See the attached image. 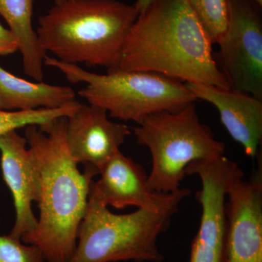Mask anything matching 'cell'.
I'll use <instances>...</instances> for the list:
<instances>
[{"label": "cell", "mask_w": 262, "mask_h": 262, "mask_svg": "<svg viewBox=\"0 0 262 262\" xmlns=\"http://www.w3.org/2000/svg\"><path fill=\"white\" fill-rule=\"evenodd\" d=\"M189 0H153L127 33L116 67L230 89Z\"/></svg>", "instance_id": "1"}, {"label": "cell", "mask_w": 262, "mask_h": 262, "mask_svg": "<svg viewBox=\"0 0 262 262\" xmlns=\"http://www.w3.org/2000/svg\"><path fill=\"white\" fill-rule=\"evenodd\" d=\"M67 117L37 127H25V138L35 156L41 177L39 218L24 244L34 245L48 262H68L75 252L77 232L98 169L85 166L81 173L67 141Z\"/></svg>", "instance_id": "2"}, {"label": "cell", "mask_w": 262, "mask_h": 262, "mask_svg": "<svg viewBox=\"0 0 262 262\" xmlns=\"http://www.w3.org/2000/svg\"><path fill=\"white\" fill-rule=\"evenodd\" d=\"M138 16L134 5L118 0H67L39 17L36 32L41 48L56 59L108 70Z\"/></svg>", "instance_id": "3"}, {"label": "cell", "mask_w": 262, "mask_h": 262, "mask_svg": "<svg viewBox=\"0 0 262 262\" xmlns=\"http://www.w3.org/2000/svg\"><path fill=\"white\" fill-rule=\"evenodd\" d=\"M44 64L61 71L72 83L87 84L79 96L123 121L139 124L154 114L179 111L196 101L184 82L153 72L108 70L99 75L48 56Z\"/></svg>", "instance_id": "4"}, {"label": "cell", "mask_w": 262, "mask_h": 262, "mask_svg": "<svg viewBox=\"0 0 262 262\" xmlns=\"http://www.w3.org/2000/svg\"><path fill=\"white\" fill-rule=\"evenodd\" d=\"M180 203L117 214L89 196L77 232L78 242L68 262L163 261L157 241L168 229Z\"/></svg>", "instance_id": "5"}, {"label": "cell", "mask_w": 262, "mask_h": 262, "mask_svg": "<svg viewBox=\"0 0 262 262\" xmlns=\"http://www.w3.org/2000/svg\"><path fill=\"white\" fill-rule=\"evenodd\" d=\"M133 131L137 144L146 146L151 153L152 167L148 184L157 193L177 192L191 163L225 152V144L200 121L195 102L174 113L154 114Z\"/></svg>", "instance_id": "6"}, {"label": "cell", "mask_w": 262, "mask_h": 262, "mask_svg": "<svg viewBox=\"0 0 262 262\" xmlns=\"http://www.w3.org/2000/svg\"><path fill=\"white\" fill-rule=\"evenodd\" d=\"M214 55L231 89L262 99L261 5L255 0H229L227 29Z\"/></svg>", "instance_id": "7"}, {"label": "cell", "mask_w": 262, "mask_h": 262, "mask_svg": "<svg viewBox=\"0 0 262 262\" xmlns=\"http://www.w3.org/2000/svg\"><path fill=\"white\" fill-rule=\"evenodd\" d=\"M187 175H198L202 188L196 199L202 208L201 224L192 245L189 262H224L227 219V193L234 181L244 177L237 163L225 155L191 163Z\"/></svg>", "instance_id": "8"}, {"label": "cell", "mask_w": 262, "mask_h": 262, "mask_svg": "<svg viewBox=\"0 0 262 262\" xmlns=\"http://www.w3.org/2000/svg\"><path fill=\"white\" fill-rule=\"evenodd\" d=\"M244 177L234 181L227 193L224 262H262L261 165L249 180Z\"/></svg>", "instance_id": "9"}, {"label": "cell", "mask_w": 262, "mask_h": 262, "mask_svg": "<svg viewBox=\"0 0 262 262\" xmlns=\"http://www.w3.org/2000/svg\"><path fill=\"white\" fill-rule=\"evenodd\" d=\"M98 172L101 178L93 182L89 196L117 209L128 206L162 209L190 194V191L182 188L170 194L153 192L144 168L120 151L103 164Z\"/></svg>", "instance_id": "10"}, {"label": "cell", "mask_w": 262, "mask_h": 262, "mask_svg": "<svg viewBox=\"0 0 262 262\" xmlns=\"http://www.w3.org/2000/svg\"><path fill=\"white\" fill-rule=\"evenodd\" d=\"M27 144V139L16 130L0 136L2 173L13 196L16 214L10 235L20 241L37 227L32 204L40 201L42 189L39 165Z\"/></svg>", "instance_id": "11"}, {"label": "cell", "mask_w": 262, "mask_h": 262, "mask_svg": "<svg viewBox=\"0 0 262 262\" xmlns=\"http://www.w3.org/2000/svg\"><path fill=\"white\" fill-rule=\"evenodd\" d=\"M107 112L94 105L82 104L67 117L66 141L76 163L99 169L120 151L131 132L123 123L108 120Z\"/></svg>", "instance_id": "12"}, {"label": "cell", "mask_w": 262, "mask_h": 262, "mask_svg": "<svg viewBox=\"0 0 262 262\" xmlns=\"http://www.w3.org/2000/svg\"><path fill=\"white\" fill-rule=\"evenodd\" d=\"M194 97L208 101L218 110L229 135L244 147L250 158H256L262 139V99L232 89L186 82Z\"/></svg>", "instance_id": "13"}, {"label": "cell", "mask_w": 262, "mask_h": 262, "mask_svg": "<svg viewBox=\"0 0 262 262\" xmlns=\"http://www.w3.org/2000/svg\"><path fill=\"white\" fill-rule=\"evenodd\" d=\"M75 91L70 86L29 82L0 66V110L30 111L62 107L74 102Z\"/></svg>", "instance_id": "14"}, {"label": "cell", "mask_w": 262, "mask_h": 262, "mask_svg": "<svg viewBox=\"0 0 262 262\" xmlns=\"http://www.w3.org/2000/svg\"><path fill=\"white\" fill-rule=\"evenodd\" d=\"M34 0H0V15L16 37L23 57L24 72L37 82L44 77L46 53L41 48L32 25Z\"/></svg>", "instance_id": "15"}, {"label": "cell", "mask_w": 262, "mask_h": 262, "mask_svg": "<svg viewBox=\"0 0 262 262\" xmlns=\"http://www.w3.org/2000/svg\"><path fill=\"white\" fill-rule=\"evenodd\" d=\"M75 101L60 108H37L30 111H5L0 110V136L10 131L29 125L42 126L59 117H68L82 106Z\"/></svg>", "instance_id": "16"}, {"label": "cell", "mask_w": 262, "mask_h": 262, "mask_svg": "<svg viewBox=\"0 0 262 262\" xmlns=\"http://www.w3.org/2000/svg\"><path fill=\"white\" fill-rule=\"evenodd\" d=\"M213 44L225 34L228 23L229 0H189Z\"/></svg>", "instance_id": "17"}, {"label": "cell", "mask_w": 262, "mask_h": 262, "mask_svg": "<svg viewBox=\"0 0 262 262\" xmlns=\"http://www.w3.org/2000/svg\"><path fill=\"white\" fill-rule=\"evenodd\" d=\"M11 235H0V262H44L42 251Z\"/></svg>", "instance_id": "18"}, {"label": "cell", "mask_w": 262, "mask_h": 262, "mask_svg": "<svg viewBox=\"0 0 262 262\" xmlns=\"http://www.w3.org/2000/svg\"><path fill=\"white\" fill-rule=\"evenodd\" d=\"M18 51V42L10 29L0 24V56L13 54Z\"/></svg>", "instance_id": "19"}, {"label": "cell", "mask_w": 262, "mask_h": 262, "mask_svg": "<svg viewBox=\"0 0 262 262\" xmlns=\"http://www.w3.org/2000/svg\"><path fill=\"white\" fill-rule=\"evenodd\" d=\"M152 1L153 0H137L134 5L136 9L137 10L139 14H140L148 8V6L152 3Z\"/></svg>", "instance_id": "20"}, {"label": "cell", "mask_w": 262, "mask_h": 262, "mask_svg": "<svg viewBox=\"0 0 262 262\" xmlns=\"http://www.w3.org/2000/svg\"><path fill=\"white\" fill-rule=\"evenodd\" d=\"M65 1H67V0H53L55 5L61 4V3Z\"/></svg>", "instance_id": "21"}, {"label": "cell", "mask_w": 262, "mask_h": 262, "mask_svg": "<svg viewBox=\"0 0 262 262\" xmlns=\"http://www.w3.org/2000/svg\"><path fill=\"white\" fill-rule=\"evenodd\" d=\"M255 1L262 6V0H255Z\"/></svg>", "instance_id": "22"}]
</instances>
